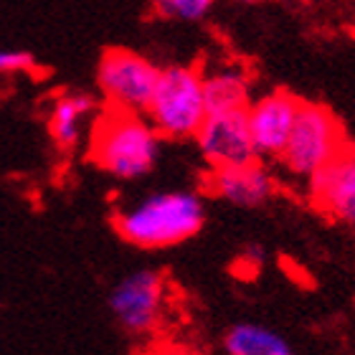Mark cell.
<instances>
[{"label": "cell", "instance_id": "8992f818", "mask_svg": "<svg viewBox=\"0 0 355 355\" xmlns=\"http://www.w3.org/2000/svg\"><path fill=\"white\" fill-rule=\"evenodd\" d=\"M107 307L127 333H153L165 310V277L157 269L130 272L112 287Z\"/></svg>", "mask_w": 355, "mask_h": 355}, {"label": "cell", "instance_id": "277c9868", "mask_svg": "<svg viewBox=\"0 0 355 355\" xmlns=\"http://www.w3.org/2000/svg\"><path fill=\"white\" fill-rule=\"evenodd\" d=\"M348 142H345V135H343L340 119L335 117L325 104L304 102L302 99L279 160L295 178L310 180Z\"/></svg>", "mask_w": 355, "mask_h": 355}, {"label": "cell", "instance_id": "52a82bcc", "mask_svg": "<svg viewBox=\"0 0 355 355\" xmlns=\"http://www.w3.org/2000/svg\"><path fill=\"white\" fill-rule=\"evenodd\" d=\"M196 142L203 160L211 165V171L241 168L259 160V153L254 148L252 132H249V122H246V110L206 114L203 125L196 132Z\"/></svg>", "mask_w": 355, "mask_h": 355}, {"label": "cell", "instance_id": "3957f363", "mask_svg": "<svg viewBox=\"0 0 355 355\" xmlns=\"http://www.w3.org/2000/svg\"><path fill=\"white\" fill-rule=\"evenodd\" d=\"M206 114L203 71L198 67H183V64L160 69L157 84L145 110V117L153 130L168 140H188L196 137Z\"/></svg>", "mask_w": 355, "mask_h": 355}, {"label": "cell", "instance_id": "7a4b0ae2", "mask_svg": "<svg viewBox=\"0 0 355 355\" xmlns=\"http://www.w3.org/2000/svg\"><path fill=\"white\" fill-rule=\"evenodd\" d=\"M89 155L112 178L140 180L160 157V135L142 114L110 107L92 130Z\"/></svg>", "mask_w": 355, "mask_h": 355}, {"label": "cell", "instance_id": "ba28073f", "mask_svg": "<svg viewBox=\"0 0 355 355\" xmlns=\"http://www.w3.org/2000/svg\"><path fill=\"white\" fill-rule=\"evenodd\" d=\"M300 102L302 99L287 89H277V92L259 96L257 102H249L246 122H249V132H252L259 157L279 160L282 150L289 140V132H292V125H295Z\"/></svg>", "mask_w": 355, "mask_h": 355}, {"label": "cell", "instance_id": "9c48e42d", "mask_svg": "<svg viewBox=\"0 0 355 355\" xmlns=\"http://www.w3.org/2000/svg\"><path fill=\"white\" fill-rule=\"evenodd\" d=\"M318 211L335 221L355 226V148L345 145L338 155L307 180Z\"/></svg>", "mask_w": 355, "mask_h": 355}, {"label": "cell", "instance_id": "7c38bea8", "mask_svg": "<svg viewBox=\"0 0 355 355\" xmlns=\"http://www.w3.org/2000/svg\"><path fill=\"white\" fill-rule=\"evenodd\" d=\"M94 112V99L82 92L61 94L53 102L51 117H49V132L61 150H71L82 140V122L87 114Z\"/></svg>", "mask_w": 355, "mask_h": 355}, {"label": "cell", "instance_id": "e0dca14e", "mask_svg": "<svg viewBox=\"0 0 355 355\" xmlns=\"http://www.w3.org/2000/svg\"><path fill=\"white\" fill-rule=\"evenodd\" d=\"M244 3H252V6H257V3H264V0H244Z\"/></svg>", "mask_w": 355, "mask_h": 355}, {"label": "cell", "instance_id": "5bb4252c", "mask_svg": "<svg viewBox=\"0 0 355 355\" xmlns=\"http://www.w3.org/2000/svg\"><path fill=\"white\" fill-rule=\"evenodd\" d=\"M216 0H153V10L168 21H200L214 8Z\"/></svg>", "mask_w": 355, "mask_h": 355}, {"label": "cell", "instance_id": "9a60e30c", "mask_svg": "<svg viewBox=\"0 0 355 355\" xmlns=\"http://www.w3.org/2000/svg\"><path fill=\"white\" fill-rule=\"evenodd\" d=\"M33 56L18 49H0V74H15V71H31Z\"/></svg>", "mask_w": 355, "mask_h": 355}, {"label": "cell", "instance_id": "8fae6325", "mask_svg": "<svg viewBox=\"0 0 355 355\" xmlns=\"http://www.w3.org/2000/svg\"><path fill=\"white\" fill-rule=\"evenodd\" d=\"M252 96V82L244 67L239 64H223L203 74V99H206L208 114L218 112H244Z\"/></svg>", "mask_w": 355, "mask_h": 355}, {"label": "cell", "instance_id": "2e32d148", "mask_svg": "<svg viewBox=\"0 0 355 355\" xmlns=\"http://www.w3.org/2000/svg\"><path fill=\"white\" fill-rule=\"evenodd\" d=\"M157 355H193V353H188V350H163V353Z\"/></svg>", "mask_w": 355, "mask_h": 355}, {"label": "cell", "instance_id": "6da1fadb", "mask_svg": "<svg viewBox=\"0 0 355 355\" xmlns=\"http://www.w3.org/2000/svg\"><path fill=\"white\" fill-rule=\"evenodd\" d=\"M206 223V203L196 191H157L114 214V229L137 249H168L193 239Z\"/></svg>", "mask_w": 355, "mask_h": 355}, {"label": "cell", "instance_id": "30bf717a", "mask_svg": "<svg viewBox=\"0 0 355 355\" xmlns=\"http://www.w3.org/2000/svg\"><path fill=\"white\" fill-rule=\"evenodd\" d=\"M208 193L239 208H259L277 191L274 175L257 160L241 168H221L214 171L206 183Z\"/></svg>", "mask_w": 355, "mask_h": 355}, {"label": "cell", "instance_id": "5b68a950", "mask_svg": "<svg viewBox=\"0 0 355 355\" xmlns=\"http://www.w3.org/2000/svg\"><path fill=\"white\" fill-rule=\"evenodd\" d=\"M160 69L130 49H107L96 67V84L114 110L145 114Z\"/></svg>", "mask_w": 355, "mask_h": 355}, {"label": "cell", "instance_id": "4fadbf2b", "mask_svg": "<svg viewBox=\"0 0 355 355\" xmlns=\"http://www.w3.org/2000/svg\"><path fill=\"white\" fill-rule=\"evenodd\" d=\"M223 350L229 355H295L279 333L254 322H239L223 335Z\"/></svg>", "mask_w": 355, "mask_h": 355}]
</instances>
